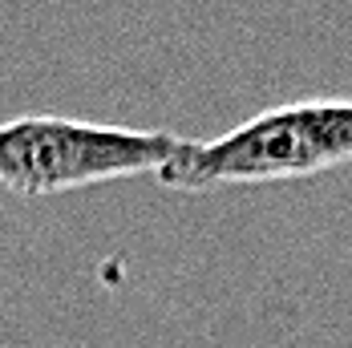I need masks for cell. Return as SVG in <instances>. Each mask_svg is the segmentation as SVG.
<instances>
[{"label":"cell","mask_w":352,"mask_h":348,"mask_svg":"<svg viewBox=\"0 0 352 348\" xmlns=\"http://www.w3.org/2000/svg\"><path fill=\"white\" fill-rule=\"evenodd\" d=\"M344 162H352V98H308L259 109L211 142L182 138L154 178L170 191H214L312 178Z\"/></svg>","instance_id":"6da1fadb"},{"label":"cell","mask_w":352,"mask_h":348,"mask_svg":"<svg viewBox=\"0 0 352 348\" xmlns=\"http://www.w3.org/2000/svg\"><path fill=\"white\" fill-rule=\"evenodd\" d=\"M170 130H134L85 118L25 113L0 122V186L21 199H53L113 178L158 174L178 150Z\"/></svg>","instance_id":"7a4b0ae2"}]
</instances>
